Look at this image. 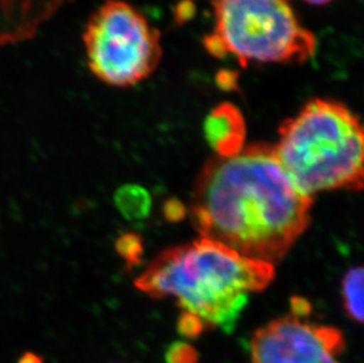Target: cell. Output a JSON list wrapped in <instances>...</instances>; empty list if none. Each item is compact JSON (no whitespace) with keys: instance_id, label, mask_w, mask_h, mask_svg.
Instances as JSON below:
<instances>
[{"instance_id":"obj_1","label":"cell","mask_w":364,"mask_h":363,"mask_svg":"<svg viewBox=\"0 0 364 363\" xmlns=\"http://www.w3.org/2000/svg\"><path fill=\"white\" fill-rule=\"evenodd\" d=\"M311 206L313 197L296 188L274 144L256 143L232 157L206 162L197 177L190 217L204 238L272 264L308 229Z\"/></svg>"},{"instance_id":"obj_2","label":"cell","mask_w":364,"mask_h":363,"mask_svg":"<svg viewBox=\"0 0 364 363\" xmlns=\"http://www.w3.org/2000/svg\"><path fill=\"white\" fill-rule=\"evenodd\" d=\"M274 264L242 256L216 241L162 251L138 276L134 285L150 298L172 296L183 312L208 328L234 330L250 293L264 290L275 280Z\"/></svg>"},{"instance_id":"obj_3","label":"cell","mask_w":364,"mask_h":363,"mask_svg":"<svg viewBox=\"0 0 364 363\" xmlns=\"http://www.w3.org/2000/svg\"><path fill=\"white\" fill-rule=\"evenodd\" d=\"M279 134L276 156L303 195L363 189V129L346 104L314 98L283 120Z\"/></svg>"},{"instance_id":"obj_4","label":"cell","mask_w":364,"mask_h":363,"mask_svg":"<svg viewBox=\"0 0 364 363\" xmlns=\"http://www.w3.org/2000/svg\"><path fill=\"white\" fill-rule=\"evenodd\" d=\"M215 26L203 41L215 58L250 64H303L317 37L297 17L291 0H211Z\"/></svg>"},{"instance_id":"obj_5","label":"cell","mask_w":364,"mask_h":363,"mask_svg":"<svg viewBox=\"0 0 364 363\" xmlns=\"http://www.w3.org/2000/svg\"><path fill=\"white\" fill-rule=\"evenodd\" d=\"M82 43L91 73L114 88L137 85L162 62L159 28L124 0H105L90 16Z\"/></svg>"},{"instance_id":"obj_6","label":"cell","mask_w":364,"mask_h":363,"mask_svg":"<svg viewBox=\"0 0 364 363\" xmlns=\"http://www.w3.org/2000/svg\"><path fill=\"white\" fill-rule=\"evenodd\" d=\"M251 363H340L346 348L338 329L288 314L272 320L251 336Z\"/></svg>"},{"instance_id":"obj_7","label":"cell","mask_w":364,"mask_h":363,"mask_svg":"<svg viewBox=\"0 0 364 363\" xmlns=\"http://www.w3.org/2000/svg\"><path fill=\"white\" fill-rule=\"evenodd\" d=\"M73 0H0V46L35 37L41 25Z\"/></svg>"},{"instance_id":"obj_8","label":"cell","mask_w":364,"mask_h":363,"mask_svg":"<svg viewBox=\"0 0 364 363\" xmlns=\"http://www.w3.org/2000/svg\"><path fill=\"white\" fill-rule=\"evenodd\" d=\"M204 136L217 157L229 158L244 147L247 127L243 115L231 103H220L204 120Z\"/></svg>"},{"instance_id":"obj_9","label":"cell","mask_w":364,"mask_h":363,"mask_svg":"<svg viewBox=\"0 0 364 363\" xmlns=\"http://www.w3.org/2000/svg\"><path fill=\"white\" fill-rule=\"evenodd\" d=\"M114 199L118 211L129 221L146 219L151 210L150 194L141 185H122L114 194Z\"/></svg>"},{"instance_id":"obj_10","label":"cell","mask_w":364,"mask_h":363,"mask_svg":"<svg viewBox=\"0 0 364 363\" xmlns=\"http://www.w3.org/2000/svg\"><path fill=\"white\" fill-rule=\"evenodd\" d=\"M363 268L353 267L342 280V298L347 315L361 325L363 322Z\"/></svg>"},{"instance_id":"obj_11","label":"cell","mask_w":364,"mask_h":363,"mask_svg":"<svg viewBox=\"0 0 364 363\" xmlns=\"http://www.w3.org/2000/svg\"><path fill=\"white\" fill-rule=\"evenodd\" d=\"M114 249L121 258L125 261L127 268L141 264L143 255V243L137 233H125L118 237L114 243Z\"/></svg>"},{"instance_id":"obj_12","label":"cell","mask_w":364,"mask_h":363,"mask_svg":"<svg viewBox=\"0 0 364 363\" xmlns=\"http://www.w3.org/2000/svg\"><path fill=\"white\" fill-rule=\"evenodd\" d=\"M166 363H198L200 357L195 347L186 342H175L165 354Z\"/></svg>"},{"instance_id":"obj_13","label":"cell","mask_w":364,"mask_h":363,"mask_svg":"<svg viewBox=\"0 0 364 363\" xmlns=\"http://www.w3.org/2000/svg\"><path fill=\"white\" fill-rule=\"evenodd\" d=\"M177 329L181 335L186 336L188 339H197L205 330L206 327L197 316L189 312H182L177 322Z\"/></svg>"},{"instance_id":"obj_14","label":"cell","mask_w":364,"mask_h":363,"mask_svg":"<svg viewBox=\"0 0 364 363\" xmlns=\"http://www.w3.org/2000/svg\"><path fill=\"white\" fill-rule=\"evenodd\" d=\"M164 214L168 221H181L186 216V206L177 199H170L165 203Z\"/></svg>"},{"instance_id":"obj_15","label":"cell","mask_w":364,"mask_h":363,"mask_svg":"<svg viewBox=\"0 0 364 363\" xmlns=\"http://www.w3.org/2000/svg\"><path fill=\"white\" fill-rule=\"evenodd\" d=\"M310 312H311V305H309V302L306 301V298H291V310H290V314L297 316V317L306 319L310 315Z\"/></svg>"},{"instance_id":"obj_16","label":"cell","mask_w":364,"mask_h":363,"mask_svg":"<svg viewBox=\"0 0 364 363\" xmlns=\"http://www.w3.org/2000/svg\"><path fill=\"white\" fill-rule=\"evenodd\" d=\"M216 82L222 90L237 89V75L231 71H222L218 73Z\"/></svg>"},{"instance_id":"obj_17","label":"cell","mask_w":364,"mask_h":363,"mask_svg":"<svg viewBox=\"0 0 364 363\" xmlns=\"http://www.w3.org/2000/svg\"><path fill=\"white\" fill-rule=\"evenodd\" d=\"M17 363H44L43 357H39L38 354L26 352L23 354Z\"/></svg>"},{"instance_id":"obj_18","label":"cell","mask_w":364,"mask_h":363,"mask_svg":"<svg viewBox=\"0 0 364 363\" xmlns=\"http://www.w3.org/2000/svg\"><path fill=\"white\" fill-rule=\"evenodd\" d=\"M303 1L310 4V5H315V6H322V5L333 3V0H303Z\"/></svg>"}]
</instances>
